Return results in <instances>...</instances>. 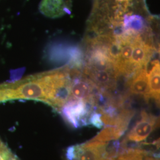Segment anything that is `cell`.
Segmentation results:
<instances>
[{"instance_id":"1","label":"cell","mask_w":160,"mask_h":160,"mask_svg":"<svg viewBox=\"0 0 160 160\" xmlns=\"http://www.w3.org/2000/svg\"><path fill=\"white\" fill-rule=\"evenodd\" d=\"M96 109L94 99L85 101L70 97L59 112L69 125L78 128L89 125L90 118Z\"/></svg>"},{"instance_id":"2","label":"cell","mask_w":160,"mask_h":160,"mask_svg":"<svg viewBox=\"0 0 160 160\" xmlns=\"http://www.w3.org/2000/svg\"><path fill=\"white\" fill-rule=\"evenodd\" d=\"M159 125V119L145 110L141 113V118L127 133L120 143L122 148L129 143H139L145 141Z\"/></svg>"},{"instance_id":"3","label":"cell","mask_w":160,"mask_h":160,"mask_svg":"<svg viewBox=\"0 0 160 160\" xmlns=\"http://www.w3.org/2000/svg\"><path fill=\"white\" fill-rule=\"evenodd\" d=\"M105 143L90 140L86 143L71 146L67 149L68 160H104L103 151Z\"/></svg>"},{"instance_id":"4","label":"cell","mask_w":160,"mask_h":160,"mask_svg":"<svg viewBox=\"0 0 160 160\" xmlns=\"http://www.w3.org/2000/svg\"><path fill=\"white\" fill-rule=\"evenodd\" d=\"M82 74L90 80L97 88L103 92H108L115 88L119 75L114 71L97 70L84 67Z\"/></svg>"},{"instance_id":"5","label":"cell","mask_w":160,"mask_h":160,"mask_svg":"<svg viewBox=\"0 0 160 160\" xmlns=\"http://www.w3.org/2000/svg\"><path fill=\"white\" fill-rule=\"evenodd\" d=\"M71 78V97L72 98L85 101L90 100L100 90L82 74Z\"/></svg>"},{"instance_id":"6","label":"cell","mask_w":160,"mask_h":160,"mask_svg":"<svg viewBox=\"0 0 160 160\" xmlns=\"http://www.w3.org/2000/svg\"><path fill=\"white\" fill-rule=\"evenodd\" d=\"M129 92L133 94L143 97L146 100L150 98L149 87L148 74L147 68L138 69L129 80Z\"/></svg>"},{"instance_id":"7","label":"cell","mask_w":160,"mask_h":160,"mask_svg":"<svg viewBox=\"0 0 160 160\" xmlns=\"http://www.w3.org/2000/svg\"><path fill=\"white\" fill-rule=\"evenodd\" d=\"M39 10L49 18L61 17L70 12L66 0H42Z\"/></svg>"},{"instance_id":"8","label":"cell","mask_w":160,"mask_h":160,"mask_svg":"<svg viewBox=\"0 0 160 160\" xmlns=\"http://www.w3.org/2000/svg\"><path fill=\"white\" fill-rule=\"evenodd\" d=\"M151 68L148 69L149 87L150 98L159 103L160 94V66L158 59L151 62Z\"/></svg>"},{"instance_id":"9","label":"cell","mask_w":160,"mask_h":160,"mask_svg":"<svg viewBox=\"0 0 160 160\" xmlns=\"http://www.w3.org/2000/svg\"><path fill=\"white\" fill-rule=\"evenodd\" d=\"M123 25L125 33L130 36L143 34L148 29L143 18L138 15H125Z\"/></svg>"},{"instance_id":"10","label":"cell","mask_w":160,"mask_h":160,"mask_svg":"<svg viewBox=\"0 0 160 160\" xmlns=\"http://www.w3.org/2000/svg\"><path fill=\"white\" fill-rule=\"evenodd\" d=\"M125 130L118 126L107 125L92 140L99 142L106 143L109 141L119 139L125 133Z\"/></svg>"},{"instance_id":"11","label":"cell","mask_w":160,"mask_h":160,"mask_svg":"<svg viewBox=\"0 0 160 160\" xmlns=\"http://www.w3.org/2000/svg\"><path fill=\"white\" fill-rule=\"evenodd\" d=\"M0 160H20L0 138Z\"/></svg>"},{"instance_id":"12","label":"cell","mask_w":160,"mask_h":160,"mask_svg":"<svg viewBox=\"0 0 160 160\" xmlns=\"http://www.w3.org/2000/svg\"><path fill=\"white\" fill-rule=\"evenodd\" d=\"M133 149L134 160H159L158 156L153 152H150L145 149L139 148Z\"/></svg>"},{"instance_id":"13","label":"cell","mask_w":160,"mask_h":160,"mask_svg":"<svg viewBox=\"0 0 160 160\" xmlns=\"http://www.w3.org/2000/svg\"><path fill=\"white\" fill-rule=\"evenodd\" d=\"M89 125H92L94 127H96L98 129L102 128L104 125L101 118V114L96 110H95L92 113L90 118Z\"/></svg>"},{"instance_id":"14","label":"cell","mask_w":160,"mask_h":160,"mask_svg":"<svg viewBox=\"0 0 160 160\" xmlns=\"http://www.w3.org/2000/svg\"><path fill=\"white\" fill-rule=\"evenodd\" d=\"M116 3V6H122L128 8L129 6V3L132 0H113Z\"/></svg>"}]
</instances>
